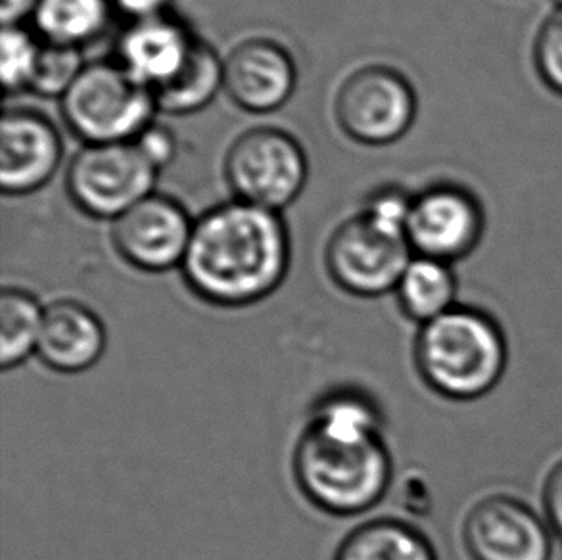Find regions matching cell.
<instances>
[{
    "label": "cell",
    "instance_id": "5",
    "mask_svg": "<svg viewBox=\"0 0 562 560\" xmlns=\"http://www.w3.org/2000/svg\"><path fill=\"white\" fill-rule=\"evenodd\" d=\"M223 175L235 200L281 213L302 197L310 159L294 135L263 125L244 131L231 143Z\"/></svg>",
    "mask_w": 562,
    "mask_h": 560
},
{
    "label": "cell",
    "instance_id": "27",
    "mask_svg": "<svg viewBox=\"0 0 562 560\" xmlns=\"http://www.w3.org/2000/svg\"><path fill=\"white\" fill-rule=\"evenodd\" d=\"M115 14L123 15L127 23L145 22L171 14L173 0H112Z\"/></svg>",
    "mask_w": 562,
    "mask_h": 560
},
{
    "label": "cell",
    "instance_id": "21",
    "mask_svg": "<svg viewBox=\"0 0 562 560\" xmlns=\"http://www.w3.org/2000/svg\"><path fill=\"white\" fill-rule=\"evenodd\" d=\"M85 64L81 48L41 41L37 68L30 91L45 99L61 100L81 76Z\"/></svg>",
    "mask_w": 562,
    "mask_h": 560
},
{
    "label": "cell",
    "instance_id": "15",
    "mask_svg": "<svg viewBox=\"0 0 562 560\" xmlns=\"http://www.w3.org/2000/svg\"><path fill=\"white\" fill-rule=\"evenodd\" d=\"M108 334L99 315L77 300H56L45 307L37 356L56 372L89 371L106 351Z\"/></svg>",
    "mask_w": 562,
    "mask_h": 560
},
{
    "label": "cell",
    "instance_id": "14",
    "mask_svg": "<svg viewBox=\"0 0 562 560\" xmlns=\"http://www.w3.org/2000/svg\"><path fill=\"white\" fill-rule=\"evenodd\" d=\"M196 35L176 15L127 23L115 46V58L138 83L156 92L189 60Z\"/></svg>",
    "mask_w": 562,
    "mask_h": 560
},
{
    "label": "cell",
    "instance_id": "25",
    "mask_svg": "<svg viewBox=\"0 0 562 560\" xmlns=\"http://www.w3.org/2000/svg\"><path fill=\"white\" fill-rule=\"evenodd\" d=\"M133 143L138 150L145 154V158L153 164L158 171L168 167L177 154V137L173 131L164 123L154 122L148 130L143 131Z\"/></svg>",
    "mask_w": 562,
    "mask_h": 560
},
{
    "label": "cell",
    "instance_id": "19",
    "mask_svg": "<svg viewBox=\"0 0 562 560\" xmlns=\"http://www.w3.org/2000/svg\"><path fill=\"white\" fill-rule=\"evenodd\" d=\"M114 14L112 0H41L31 22L41 41L81 48L108 30Z\"/></svg>",
    "mask_w": 562,
    "mask_h": 560
},
{
    "label": "cell",
    "instance_id": "10",
    "mask_svg": "<svg viewBox=\"0 0 562 560\" xmlns=\"http://www.w3.org/2000/svg\"><path fill=\"white\" fill-rule=\"evenodd\" d=\"M555 531L543 513L509 493L476 501L463 518L461 539L471 560H555Z\"/></svg>",
    "mask_w": 562,
    "mask_h": 560
},
{
    "label": "cell",
    "instance_id": "20",
    "mask_svg": "<svg viewBox=\"0 0 562 560\" xmlns=\"http://www.w3.org/2000/svg\"><path fill=\"white\" fill-rule=\"evenodd\" d=\"M45 307L37 298L18 287L2 288L0 294V367L4 371L37 356Z\"/></svg>",
    "mask_w": 562,
    "mask_h": 560
},
{
    "label": "cell",
    "instance_id": "1",
    "mask_svg": "<svg viewBox=\"0 0 562 560\" xmlns=\"http://www.w3.org/2000/svg\"><path fill=\"white\" fill-rule=\"evenodd\" d=\"M292 464L302 493L328 515H359L376 507L394 474L379 403L356 388L321 395Z\"/></svg>",
    "mask_w": 562,
    "mask_h": 560
},
{
    "label": "cell",
    "instance_id": "7",
    "mask_svg": "<svg viewBox=\"0 0 562 560\" xmlns=\"http://www.w3.org/2000/svg\"><path fill=\"white\" fill-rule=\"evenodd\" d=\"M415 87L402 71L371 64L351 71L336 92L335 117L346 137L363 146H387L417 120Z\"/></svg>",
    "mask_w": 562,
    "mask_h": 560
},
{
    "label": "cell",
    "instance_id": "23",
    "mask_svg": "<svg viewBox=\"0 0 562 560\" xmlns=\"http://www.w3.org/2000/svg\"><path fill=\"white\" fill-rule=\"evenodd\" d=\"M532 60L541 85L562 99V7H555L533 37Z\"/></svg>",
    "mask_w": 562,
    "mask_h": 560
},
{
    "label": "cell",
    "instance_id": "4",
    "mask_svg": "<svg viewBox=\"0 0 562 560\" xmlns=\"http://www.w3.org/2000/svg\"><path fill=\"white\" fill-rule=\"evenodd\" d=\"M60 108L68 130L83 144L133 143L160 112L154 92L117 61L87 64Z\"/></svg>",
    "mask_w": 562,
    "mask_h": 560
},
{
    "label": "cell",
    "instance_id": "11",
    "mask_svg": "<svg viewBox=\"0 0 562 560\" xmlns=\"http://www.w3.org/2000/svg\"><path fill=\"white\" fill-rule=\"evenodd\" d=\"M194 221L176 198L153 192L112 221V244L127 266L166 273L183 266Z\"/></svg>",
    "mask_w": 562,
    "mask_h": 560
},
{
    "label": "cell",
    "instance_id": "3",
    "mask_svg": "<svg viewBox=\"0 0 562 560\" xmlns=\"http://www.w3.org/2000/svg\"><path fill=\"white\" fill-rule=\"evenodd\" d=\"M413 357L418 377L434 394L448 402H476L502 384L509 340L492 313L459 303L418 326Z\"/></svg>",
    "mask_w": 562,
    "mask_h": 560
},
{
    "label": "cell",
    "instance_id": "18",
    "mask_svg": "<svg viewBox=\"0 0 562 560\" xmlns=\"http://www.w3.org/2000/svg\"><path fill=\"white\" fill-rule=\"evenodd\" d=\"M335 560H440L432 541L400 518H374L350 531Z\"/></svg>",
    "mask_w": 562,
    "mask_h": 560
},
{
    "label": "cell",
    "instance_id": "26",
    "mask_svg": "<svg viewBox=\"0 0 562 560\" xmlns=\"http://www.w3.org/2000/svg\"><path fill=\"white\" fill-rule=\"evenodd\" d=\"M541 508L551 530L562 539V457L549 469L543 480Z\"/></svg>",
    "mask_w": 562,
    "mask_h": 560
},
{
    "label": "cell",
    "instance_id": "9",
    "mask_svg": "<svg viewBox=\"0 0 562 560\" xmlns=\"http://www.w3.org/2000/svg\"><path fill=\"white\" fill-rule=\"evenodd\" d=\"M484 233L486 210L469 187L434 182L413 197L405 235L415 256L453 266L479 248Z\"/></svg>",
    "mask_w": 562,
    "mask_h": 560
},
{
    "label": "cell",
    "instance_id": "6",
    "mask_svg": "<svg viewBox=\"0 0 562 560\" xmlns=\"http://www.w3.org/2000/svg\"><path fill=\"white\" fill-rule=\"evenodd\" d=\"M158 173L135 143L83 144L66 169V190L79 212L115 221L156 192Z\"/></svg>",
    "mask_w": 562,
    "mask_h": 560
},
{
    "label": "cell",
    "instance_id": "13",
    "mask_svg": "<svg viewBox=\"0 0 562 560\" xmlns=\"http://www.w3.org/2000/svg\"><path fill=\"white\" fill-rule=\"evenodd\" d=\"M294 56L273 38H244L225 58V92L248 114H273L296 91Z\"/></svg>",
    "mask_w": 562,
    "mask_h": 560
},
{
    "label": "cell",
    "instance_id": "8",
    "mask_svg": "<svg viewBox=\"0 0 562 560\" xmlns=\"http://www.w3.org/2000/svg\"><path fill=\"white\" fill-rule=\"evenodd\" d=\"M413 256L405 233L384 227L359 212L338 225L328 238L325 264L330 279L344 292L379 298L395 292Z\"/></svg>",
    "mask_w": 562,
    "mask_h": 560
},
{
    "label": "cell",
    "instance_id": "30",
    "mask_svg": "<svg viewBox=\"0 0 562 560\" xmlns=\"http://www.w3.org/2000/svg\"><path fill=\"white\" fill-rule=\"evenodd\" d=\"M555 7H562V0H551Z\"/></svg>",
    "mask_w": 562,
    "mask_h": 560
},
{
    "label": "cell",
    "instance_id": "22",
    "mask_svg": "<svg viewBox=\"0 0 562 560\" xmlns=\"http://www.w3.org/2000/svg\"><path fill=\"white\" fill-rule=\"evenodd\" d=\"M41 41L23 25L2 27L0 35V69L7 94L30 91L37 68Z\"/></svg>",
    "mask_w": 562,
    "mask_h": 560
},
{
    "label": "cell",
    "instance_id": "17",
    "mask_svg": "<svg viewBox=\"0 0 562 560\" xmlns=\"http://www.w3.org/2000/svg\"><path fill=\"white\" fill-rule=\"evenodd\" d=\"M459 295V280L451 264L440 259L413 256L395 287V298L403 315L418 326L453 310Z\"/></svg>",
    "mask_w": 562,
    "mask_h": 560
},
{
    "label": "cell",
    "instance_id": "28",
    "mask_svg": "<svg viewBox=\"0 0 562 560\" xmlns=\"http://www.w3.org/2000/svg\"><path fill=\"white\" fill-rule=\"evenodd\" d=\"M41 0H2L0 8V20L2 27L23 25L27 20H33Z\"/></svg>",
    "mask_w": 562,
    "mask_h": 560
},
{
    "label": "cell",
    "instance_id": "2",
    "mask_svg": "<svg viewBox=\"0 0 562 560\" xmlns=\"http://www.w3.org/2000/svg\"><path fill=\"white\" fill-rule=\"evenodd\" d=\"M290 256L281 213L231 200L194 221L181 271L200 300L217 307H246L281 287Z\"/></svg>",
    "mask_w": 562,
    "mask_h": 560
},
{
    "label": "cell",
    "instance_id": "29",
    "mask_svg": "<svg viewBox=\"0 0 562 560\" xmlns=\"http://www.w3.org/2000/svg\"><path fill=\"white\" fill-rule=\"evenodd\" d=\"M555 560H562V546L557 549Z\"/></svg>",
    "mask_w": 562,
    "mask_h": 560
},
{
    "label": "cell",
    "instance_id": "12",
    "mask_svg": "<svg viewBox=\"0 0 562 560\" xmlns=\"http://www.w3.org/2000/svg\"><path fill=\"white\" fill-rule=\"evenodd\" d=\"M64 159L58 127L31 108H10L0 123V189L27 197L53 181Z\"/></svg>",
    "mask_w": 562,
    "mask_h": 560
},
{
    "label": "cell",
    "instance_id": "24",
    "mask_svg": "<svg viewBox=\"0 0 562 560\" xmlns=\"http://www.w3.org/2000/svg\"><path fill=\"white\" fill-rule=\"evenodd\" d=\"M413 197L415 194H409L407 190L397 187V184H386V187H380V189L373 190L369 194L361 212L366 213L367 217L380 223V225H384V227L405 233L407 221H409Z\"/></svg>",
    "mask_w": 562,
    "mask_h": 560
},
{
    "label": "cell",
    "instance_id": "16",
    "mask_svg": "<svg viewBox=\"0 0 562 560\" xmlns=\"http://www.w3.org/2000/svg\"><path fill=\"white\" fill-rule=\"evenodd\" d=\"M225 91V58L204 38H196L189 60L168 85L154 92L158 110L169 115L202 112Z\"/></svg>",
    "mask_w": 562,
    "mask_h": 560
}]
</instances>
